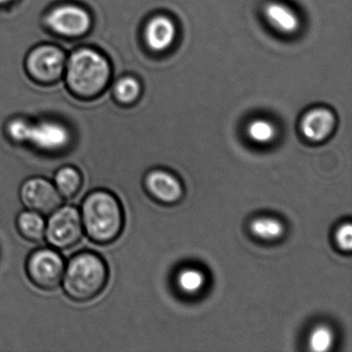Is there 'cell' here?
Returning <instances> with one entry per match:
<instances>
[{"label":"cell","mask_w":352,"mask_h":352,"mask_svg":"<svg viewBox=\"0 0 352 352\" xmlns=\"http://www.w3.org/2000/svg\"><path fill=\"white\" fill-rule=\"evenodd\" d=\"M81 217L84 230L94 244H111L120 236L124 226L120 201L104 189L92 191L85 197Z\"/></svg>","instance_id":"cell-1"},{"label":"cell","mask_w":352,"mask_h":352,"mask_svg":"<svg viewBox=\"0 0 352 352\" xmlns=\"http://www.w3.org/2000/svg\"><path fill=\"white\" fill-rule=\"evenodd\" d=\"M65 80L71 91L82 98H96L104 91L111 79L108 59L92 48H80L65 65Z\"/></svg>","instance_id":"cell-3"},{"label":"cell","mask_w":352,"mask_h":352,"mask_svg":"<svg viewBox=\"0 0 352 352\" xmlns=\"http://www.w3.org/2000/svg\"><path fill=\"white\" fill-rule=\"evenodd\" d=\"M145 182L148 191L162 203L174 204L182 199V183L166 170H152L146 177Z\"/></svg>","instance_id":"cell-13"},{"label":"cell","mask_w":352,"mask_h":352,"mask_svg":"<svg viewBox=\"0 0 352 352\" xmlns=\"http://www.w3.org/2000/svg\"><path fill=\"white\" fill-rule=\"evenodd\" d=\"M54 182L61 197L72 199L77 197L81 191L83 187V176L78 168L65 166L57 170Z\"/></svg>","instance_id":"cell-15"},{"label":"cell","mask_w":352,"mask_h":352,"mask_svg":"<svg viewBox=\"0 0 352 352\" xmlns=\"http://www.w3.org/2000/svg\"><path fill=\"white\" fill-rule=\"evenodd\" d=\"M206 276L201 270L195 267H185L177 278L179 288L184 294L195 296L203 290L206 285Z\"/></svg>","instance_id":"cell-19"},{"label":"cell","mask_w":352,"mask_h":352,"mask_svg":"<svg viewBox=\"0 0 352 352\" xmlns=\"http://www.w3.org/2000/svg\"><path fill=\"white\" fill-rule=\"evenodd\" d=\"M142 86L135 77L121 78L114 85L115 98L122 104H133L141 96Z\"/></svg>","instance_id":"cell-18"},{"label":"cell","mask_w":352,"mask_h":352,"mask_svg":"<svg viewBox=\"0 0 352 352\" xmlns=\"http://www.w3.org/2000/svg\"><path fill=\"white\" fill-rule=\"evenodd\" d=\"M336 124L337 118L331 109L316 107L305 113L300 121V131L307 140L319 143L333 133Z\"/></svg>","instance_id":"cell-11"},{"label":"cell","mask_w":352,"mask_h":352,"mask_svg":"<svg viewBox=\"0 0 352 352\" xmlns=\"http://www.w3.org/2000/svg\"><path fill=\"white\" fill-rule=\"evenodd\" d=\"M263 17L267 23L282 36H294L300 32L302 26L298 12L278 0H272L265 3Z\"/></svg>","instance_id":"cell-12"},{"label":"cell","mask_w":352,"mask_h":352,"mask_svg":"<svg viewBox=\"0 0 352 352\" xmlns=\"http://www.w3.org/2000/svg\"><path fill=\"white\" fill-rule=\"evenodd\" d=\"M17 228L25 240L32 243L42 242L46 236V220L43 214L28 210L18 216Z\"/></svg>","instance_id":"cell-14"},{"label":"cell","mask_w":352,"mask_h":352,"mask_svg":"<svg viewBox=\"0 0 352 352\" xmlns=\"http://www.w3.org/2000/svg\"><path fill=\"white\" fill-rule=\"evenodd\" d=\"M28 278L36 287L54 290L60 286L65 275V259L57 251L41 248L34 251L26 263Z\"/></svg>","instance_id":"cell-5"},{"label":"cell","mask_w":352,"mask_h":352,"mask_svg":"<svg viewBox=\"0 0 352 352\" xmlns=\"http://www.w3.org/2000/svg\"><path fill=\"white\" fill-rule=\"evenodd\" d=\"M108 280L104 258L92 251H83L74 255L65 267L63 289L74 302H87L104 292Z\"/></svg>","instance_id":"cell-2"},{"label":"cell","mask_w":352,"mask_h":352,"mask_svg":"<svg viewBox=\"0 0 352 352\" xmlns=\"http://www.w3.org/2000/svg\"><path fill=\"white\" fill-rule=\"evenodd\" d=\"M178 36L176 22L168 15L153 16L144 28L146 46L154 53H164L174 46Z\"/></svg>","instance_id":"cell-10"},{"label":"cell","mask_w":352,"mask_h":352,"mask_svg":"<svg viewBox=\"0 0 352 352\" xmlns=\"http://www.w3.org/2000/svg\"><path fill=\"white\" fill-rule=\"evenodd\" d=\"M71 131L58 121L45 120L32 124L28 143L45 152H59L69 146Z\"/></svg>","instance_id":"cell-9"},{"label":"cell","mask_w":352,"mask_h":352,"mask_svg":"<svg viewBox=\"0 0 352 352\" xmlns=\"http://www.w3.org/2000/svg\"><path fill=\"white\" fill-rule=\"evenodd\" d=\"M24 205L43 215H50L63 206V199L56 186L45 178L28 179L20 190Z\"/></svg>","instance_id":"cell-8"},{"label":"cell","mask_w":352,"mask_h":352,"mask_svg":"<svg viewBox=\"0 0 352 352\" xmlns=\"http://www.w3.org/2000/svg\"><path fill=\"white\" fill-rule=\"evenodd\" d=\"M251 141L258 145H267L277 137L275 124L267 119L257 118L249 122L246 129Z\"/></svg>","instance_id":"cell-17"},{"label":"cell","mask_w":352,"mask_h":352,"mask_svg":"<svg viewBox=\"0 0 352 352\" xmlns=\"http://www.w3.org/2000/svg\"><path fill=\"white\" fill-rule=\"evenodd\" d=\"M53 32L67 38L85 36L92 25L89 12L76 3H63L53 8L45 18Z\"/></svg>","instance_id":"cell-6"},{"label":"cell","mask_w":352,"mask_h":352,"mask_svg":"<svg viewBox=\"0 0 352 352\" xmlns=\"http://www.w3.org/2000/svg\"><path fill=\"white\" fill-rule=\"evenodd\" d=\"M308 342L312 351H329L335 342V333L329 325L318 324L311 331Z\"/></svg>","instance_id":"cell-20"},{"label":"cell","mask_w":352,"mask_h":352,"mask_svg":"<svg viewBox=\"0 0 352 352\" xmlns=\"http://www.w3.org/2000/svg\"><path fill=\"white\" fill-rule=\"evenodd\" d=\"M250 230L261 240L275 241L282 238L285 232V226L278 218L263 216L251 222Z\"/></svg>","instance_id":"cell-16"},{"label":"cell","mask_w":352,"mask_h":352,"mask_svg":"<svg viewBox=\"0 0 352 352\" xmlns=\"http://www.w3.org/2000/svg\"><path fill=\"white\" fill-rule=\"evenodd\" d=\"M67 65L65 52L54 45L36 47L28 55V74L41 83H53L63 77Z\"/></svg>","instance_id":"cell-7"},{"label":"cell","mask_w":352,"mask_h":352,"mask_svg":"<svg viewBox=\"0 0 352 352\" xmlns=\"http://www.w3.org/2000/svg\"><path fill=\"white\" fill-rule=\"evenodd\" d=\"M32 122L23 118H14L8 123L7 133L12 141L18 144L28 143Z\"/></svg>","instance_id":"cell-21"},{"label":"cell","mask_w":352,"mask_h":352,"mask_svg":"<svg viewBox=\"0 0 352 352\" xmlns=\"http://www.w3.org/2000/svg\"><path fill=\"white\" fill-rule=\"evenodd\" d=\"M83 232L81 212L74 206H65L51 214L45 236L54 248L69 250L81 241Z\"/></svg>","instance_id":"cell-4"},{"label":"cell","mask_w":352,"mask_h":352,"mask_svg":"<svg viewBox=\"0 0 352 352\" xmlns=\"http://www.w3.org/2000/svg\"><path fill=\"white\" fill-rule=\"evenodd\" d=\"M13 1L14 0H0V7L9 5V3H13Z\"/></svg>","instance_id":"cell-23"},{"label":"cell","mask_w":352,"mask_h":352,"mask_svg":"<svg viewBox=\"0 0 352 352\" xmlns=\"http://www.w3.org/2000/svg\"><path fill=\"white\" fill-rule=\"evenodd\" d=\"M338 247L343 251H350L352 248V228L349 222L342 224L335 234Z\"/></svg>","instance_id":"cell-22"}]
</instances>
